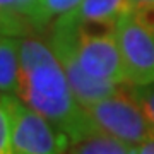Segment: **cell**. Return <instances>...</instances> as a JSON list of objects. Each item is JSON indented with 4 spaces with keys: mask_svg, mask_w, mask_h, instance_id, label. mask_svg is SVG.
Here are the masks:
<instances>
[{
    "mask_svg": "<svg viewBox=\"0 0 154 154\" xmlns=\"http://www.w3.org/2000/svg\"><path fill=\"white\" fill-rule=\"evenodd\" d=\"M134 7L128 0H82L67 17L75 24L82 22H116Z\"/></svg>",
    "mask_w": 154,
    "mask_h": 154,
    "instance_id": "8992f818",
    "label": "cell"
},
{
    "mask_svg": "<svg viewBox=\"0 0 154 154\" xmlns=\"http://www.w3.org/2000/svg\"><path fill=\"white\" fill-rule=\"evenodd\" d=\"M38 0H0V34L14 36L26 31V24L22 21L28 19L31 22Z\"/></svg>",
    "mask_w": 154,
    "mask_h": 154,
    "instance_id": "9c48e42d",
    "label": "cell"
},
{
    "mask_svg": "<svg viewBox=\"0 0 154 154\" xmlns=\"http://www.w3.org/2000/svg\"><path fill=\"white\" fill-rule=\"evenodd\" d=\"M16 96L65 134L69 142L96 130L77 103L58 57L43 39L21 38V79Z\"/></svg>",
    "mask_w": 154,
    "mask_h": 154,
    "instance_id": "6da1fadb",
    "label": "cell"
},
{
    "mask_svg": "<svg viewBox=\"0 0 154 154\" xmlns=\"http://www.w3.org/2000/svg\"><path fill=\"white\" fill-rule=\"evenodd\" d=\"M134 149L135 147L122 142L120 139L96 128L82 139L69 144L67 154H134Z\"/></svg>",
    "mask_w": 154,
    "mask_h": 154,
    "instance_id": "ba28073f",
    "label": "cell"
},
{
    "mask_svg": "<svg viewBox=\"0 0 154 154\" xmlns=\"http://www.w3.org/2000/svg\"><path fill=\"white\" fill-rule=\"evenodd\" d=\"M21 79V39L0 34V94H16Z\"/></svg>",
    "mask_w": 154,
    "mask_h": 154,
    "instance_id": "52a82bcc",
    "label": "cell"
},
{
    "mask_svg": "<svg viewBox=\"0 0 154 154\" xmlns=\"http://www.w3.org/2000/svg\"><path fill=\"white\" fill-rule=\"evenodd\" d=\"M11 116L14 154H65L69 137L16 94L0 96Z\"/></svg>",
    "mask_w": 154,
    "mask_h": 154,
    "instance_id": "7a4b0ae2",
    "label": "cell"
},
{
    "mask_svg": "<svg viewBox=\"0 0 154 154\" xmlns=\"http://www.w3.org/2000/svg\"><path fill=\"white\" fill-rule=\"evenodd\" d=\"M116 41L130 86L154 82V29L135 9L116 21Z\"/></svg>",
    "mask_w": 154,
    "mask_h": 154,
    "instance_id": "277c9868",
    "label": "cell"
},
{
    "mask_svg": "<svg viewBox=\"0 0 154 154\" xmlns=\"http://www.w3.org/2000/svg\"><path fill=\"white\" fill-rule=\"evenodd\" d=\"M128 91L140 106V110L144 111L154 134V82L144 84V86H128Z\"/></svg>",
    "mask_w": 154,
    "mask_h": 154,
    "instance_id": "8fae6325",
    "label": "cell"
},
{
    "mask_svg": "<svg viewBox=\"0 0 154 154\" xmlns=\"http://www.w3.org/2000/svg\"><path fill=\"white\" fill-rule=\"evenodd\" d=\"M74 51H75L79 65L93 79L111 82L116 86H130L120 46L116 41V33L89 36V34L79 33L75 26Z\"/></svg>",
    "mask_w": 154,
    "mask_h": 154,
    "instance_id": "5b68a950",
    "label": "cell"
},
{
    "mask_svg": "<svg viewBox=\"0 0 154 154\" xmlns=\"http://www.w3.org/2000/svg\"><path fill=\"white\" fill-rule=\"evenodd\" d=\"M134 154H154V135H151L142 144H139L137 147L134 149Z\"/></svg>",
    "mask_w": 154,
    "mask_h": 154,
    "instance_id": "4fadbf2b",
    "label": "cell"
},
{
    "mask_svg": "<svg viewBox=\"0 0 154 154\" xmlns=\"http://www.w3.org/2000/svg\"><path fill=\"white\" fill-rule=\"evenodd\" d=\"M130 5L134 9H147V7H154V0H128Z\"/></svg>",
    "mask_w": 154,
    "mask_h": 154,
    "instance_id": "9a60e30c",
    "label": "cell"
},
{
    "mask_svg": "<svg viewBox=\"0 0 154 154\" xmlns=\"http://www.w3.org/2000/svg\"><path fill=\"white\" fill-rule=\"evenodd\" d=\"M86 113L98 130L120 139L132 147H137L154 135L144 111L128 91V86L127 91L122 88L118 93L88 106Z\"/></svg>",
    "mask_w": 154,
    "mask_h": 154,
    "instance_id": "3957f363",
    "label": "cell"
},
{
    "mask_svg": "<svg viewBox=\"0 0 154 154\" xmlns=\"http://www.w3.org/2000/svg\"><path fill=\"white\" fill-rule=\"evenodd\" d=\"M135 12L140 16L142 21H146L149 26L154 29V7H147V9H135Z\"/></svg>",
    "mask_w": 154,
    "mask_h": 154,
    "instance_id": "5bb4252c",
    "label": "cell"
},
{
    "mask_svg": "<svg viewBox=\"0 0 154 154\" xmlns=\"http://www.w3.org/2000/svg\"><path fill=\"white\" fill-rule=\"evenodd\" d=\"M81 2L82 0H38L36 9L31 16V24L36 28H41L50 21L53 19L57 21L70 14L72 11H75Z\"/></svg>",
    "mask_w": 154,
    "mask_h": 154,
    "instance_id": "30bf717a",
    "label": "cell"
},
{
    "mask_svg": "<svg viewBox=\"0 0 154 154\" xmlns=\"http://www.w3.org/2000/svg\"><path fill=\"white\" fill-rule=\"evenodd\" d=\"M0 154H14L11 116H9V111H7L2 98H0Z\"/></svg>",
    "mask_w": 154,
    "mask_h": 154,
    "instance_id": "7c38bea8",
    "label": "cell"
}]
</instances>
